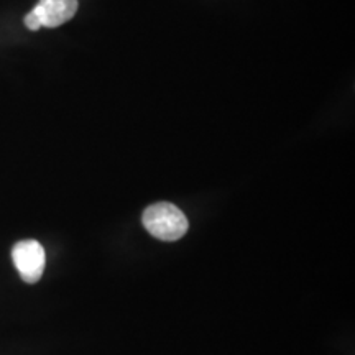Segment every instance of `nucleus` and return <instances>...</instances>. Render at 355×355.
Listing matches in <instances>:
<instances>
[{
	"mask_svg": "<svg viewBox=\"0 0 355 355\" xmlns=\"http://www.w3.org/2000/svg\"><path fill=\"white\" fill-rule=\"evenodd\" d=\"M12 259L20 277L26 283H37L44 272L46 255L37 241H21L13 247Z\"/></svg>",
	"mask_w": 355,
	"mask_h": 355,
	"instance_id": "obj_3",
	"label": "nucleus"
},
{
	"mask_svg": "<svg viewBox=\"0 0 355 355\" xmlns=\"http://www.w3.org/2000/svg\"><path fill=\"white\" fill-rule=\"evenodd\" d=\"M145 229L159 241L173 242L181 239L188 230V219L183 211L170 202H158L146 207L144 212Z\"/></svg>",
	"mask_w": 355,
	"mask_h": 355,
	"instance_id": "obj_1",
	"label": "nucleus"
},
{
	"mask_svg": "<svg viewBox=\"0 0 355 355\" xmlns=\"http://www.w3.org/2000/svg\"><path fill=\"white\" fill-rule=\"evenodd\" d=\"M78 0H40L37 7L25 17L28 30H40L42 26L56 28L76 15Z\"/></svg>",
	"mask_w": 355,
	"mask_h": 355,
	"instance_id": "obj_2",
	"label": "nucleus"
}]
</instances>
